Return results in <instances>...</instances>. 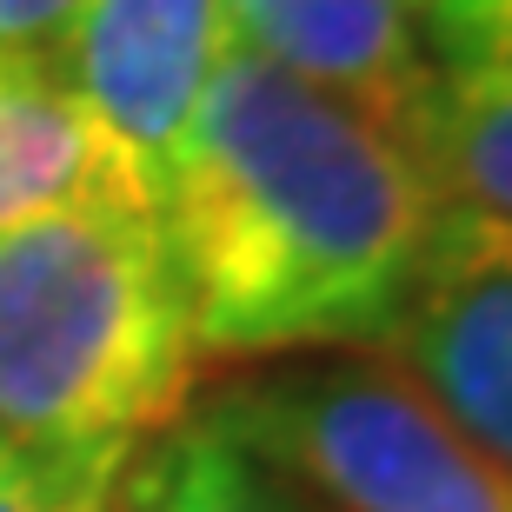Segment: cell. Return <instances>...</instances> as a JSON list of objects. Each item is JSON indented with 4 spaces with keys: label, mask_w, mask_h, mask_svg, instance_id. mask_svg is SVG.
Listing matches in <instances>:
<instances>
[{
    "label": "cell",
    "mask_w": 512,
    "mask_h": 512,
    "mask_svg": "<svg viewBox=\"0 0 512 512\" xmlns=\"http://www.w3.org/2000/svg\"><path fill=\"white\" fill-rule=\"evenodd\" d=\"M200 373L160 213L87 193L0 233V439L140 453L187 419Z\"/></svg>",
    "instance_id": "7a4b0ae2"
},
{
    "label": "cell",
    "mask_w": 512,
    "mask_h": 512,
    "mask_svg": "<svg viewBox=\"0 0 512 512\" xmlns=\"http://www.w3.org/2000/svg\"><path fill=\"white\" fill-rule=\"evenodd\" d=\"M220 7L233 47L313 80L320 94L360 107L406 140L419 133L439 67L419 47L399 0H220Z\"/></svg>",
    "instance_id": "8992f818"
},
{
    "label": "cell",
    "mask_w": 512,
    "mask_h": 512,
    "mask_svg": "<svg viewBox=\"0 0 512 512\" xmlns=\"http://www.w3.org/2000/svg\"><path fill=\"white\" fill-rule=\"evenodd\" d=\"M386 360L512 473V220L446 207Z\"/></svg>",
    "instance_id": "5b68a950"
},
{
    "label": "cell",
    "mask_w": 512,
    "mask_h": 512,
    "mask_svg": "<svg viewBox=\"0 0 512 512\" xmlns=\"http://www.w3.org/2000/svg\"><path fill=\"white\" fill-rule=\"evenodd\" d=\"M207 413L320 512H512V473L393 360H306Z\"/></svg>",
    "instance_id": "3957f363"
},
{
    "label": "cell",
    "mask_w": 512,
    "mask_h": 512,
    "mask_svg": "<svg viewBox=\"0 0 512 512\" xmlns=\"http://www.w3.org/2000/svg\"><path fill=\"white\" fill-rule=\"evenodd\" d=\"M227 47L220 0H87L54 47L60 87L80 100L140 200H160Z\"/></svg>",
    "instance_id": "277c9868"
},
{
    "label": "cell",
    "mask_w": 512,
    "mask_h": 512,
    "mask_svg": "<svg viewBox=\"0 0 512 512\" xmlns=\"http://www.w3.org/2000/svg\"><path fill=\"white\" fill-rule=\"evenodd\" d=\"M87 193L140 200L80 100L60 87L54 60L0 54V233Z\"/></svg>",
    "instance_id": "52a82bcc"
},
{
    "label": "cell",
    "mask_w": 512,
    "mask_h": 512,
    "mask_svg": "<svg viewBox=\"0 0 512 512\" xmlns=\"http://www.w3.org/2000/svg\"><path fill=\"white\" fill-rule=\"evenodd\" d=\"M140 453H54L0 439V512H133Z\"/></svg>",
    "instance_id": "30bf717a"
},
{
    "label": "cell",
    "mask_w": 512,
    "mask_h": 512,
    "mask_svg": "<svg viewBox=\"0 0 512 512\" xmlns=\"http://www.w3.org/2000/svg\"><path fill=\"white\" fill-rule=\"evenodd\" d=\"M439 74L512 67V0H399Z\"/></svg>",
    "instance_id": "8fae6325"
},
{
    "label": "cell",
    "mask_w": 512,
    "mask_h": 512,
    "mask_svg": "<svg viewBox=\"0 0 512 512\" xmlns=\"http://www.w3.org/2000/svg\"><path fill=\"white\" fill-rule=\"evenodd\" d=\"M133 512H320L313 499L280 479L233 439L213 413H193L133 459Z\"/></svg>",
    "instance_id": "ba28073f"
},
{
    "label": "cell",
    "mask_w": 512,
    "mask_h": 512,
    "mask_svg": "<svg viewBox=\"0 0 512 512\" xmlns=\"http://www.w3.org/2000/svg\"><path fill=\"white\" fill-rule=\"evenodd\" d=\"M200 360L380 346L446 193L406 133L227 47L153 200Z\"/></svg>",
    "instance_id": "6da1fadb"
},
{
    "label": "cell",
    "mask_w": 512,
    "mask_h": 512,
    "mask_svg": "<svg viewBox=\"0 0 512 512\" xmlns=\"http://www.w3.org/2000/svg\"><path fill=\"white\" fill-rule=\"evenodd\" d=\"M80 7L87 0H0V54L54 60V47L80 20Z\"/></svg>",
    "instance_id": "7c38bea8"
},
{
    "label": "cell",
    "mask_w": 512,
    "mask_h": 512,
    "mask_svg": "<svg viewBox=\"0 0 512 512\" xmlns=\"http://www.w3.org/2000/svg\"><path fill=\"white\" fill-rule=\"evenodd\" d=\"M413 147L446 207L512 220V67L439 74Z\"/></svg>",
    "instance_id": "9c48e42d"
}]
</instances>
